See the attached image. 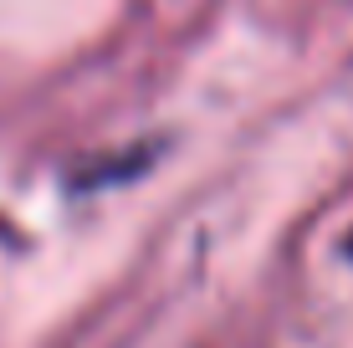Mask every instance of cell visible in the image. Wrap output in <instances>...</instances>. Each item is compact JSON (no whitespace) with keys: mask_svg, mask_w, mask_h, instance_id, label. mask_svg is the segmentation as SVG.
I'll use <instances>...</instances> for the list:
<instances>
[{"mask_svg":"<svg viewBox=\"0 0 353 348\" xmlns=\"http://www.w3.org/2000/svg\"><path fill=\"white\" fill-rule=\"evenodd\" d=\"M348 256H353V236H348Z\"/></svg>","mask_w":353,"mask_h":348,"instance_id":"1","label":"cell"}]
</instances>
